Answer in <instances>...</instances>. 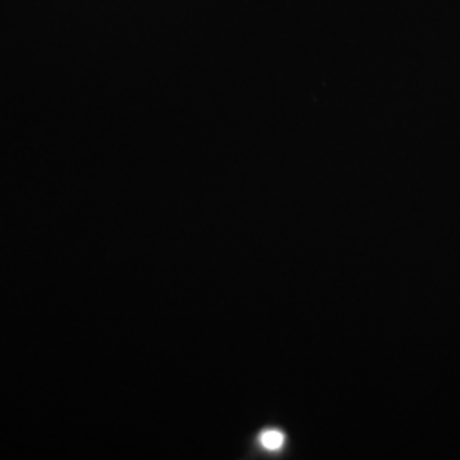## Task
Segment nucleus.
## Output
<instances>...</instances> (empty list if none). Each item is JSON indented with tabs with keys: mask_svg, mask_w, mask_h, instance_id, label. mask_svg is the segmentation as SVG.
Segmentation results:
<instances>
[{
	"mask_svg": "<svg viewBox=\"0 0 460 460\" xmlns=\"http://www.w3.org/2000/svg\"><path fill=\"white\" fill-rule=\"evenodd\" d=\"M260 444L270 452H277L285 444V435L279 429H266L260 437Z\"/></svg>",
	"mask_w": 460,
	"mask_h": 460,
	"instance_id": "f257e3e1",
	"label": "nucleus"
}]
</instances>
